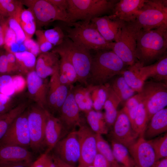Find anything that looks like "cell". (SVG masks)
<instances>
[{"label": "cell", "mask_w": 167, "mask_h": 167, "mask_svg": "<svg viewBox=\"0 0 167 167\" xmlns=\"http://www.w3.org/2000/svg\"><path fill=\"white\" fill-rule=\"evenodd\" d=\"M136 43L138 61L142 66L153 63L167 54V26L140 30L137 33Z\"/></svg>", "instance_id": "1"}, {"label": "cell", "mask_w": 167, "mask_h": 167, "mask_svg": "<svg viewBox=\"0 0 167 167\" xmlns=\"http://www.w3.org/2000/svg\"><path fill=\"white\" fill-rule=\"evenodd\" d=\"M66 23V36L77 45L89 50H112L115 42L106 41L91 20Z\"/></svg>", "instance_id": "2"}, {"label": "cell", "mask_w": 167, "mask_h": 167, "mask_svg": "<svg viewBox=\"0 0 167 167\" xmlns=\"http://www.w3.org/2000/svg\"><path fill=\"white\" fill-rule=\"evenodd\" d=\"M126 66L112 50L97 51L92 57L88 84H105L115 75L121 74Z\"/></svg>", "instance_id": "3"}, {"label": "cell", "mask_w": 167, "mask_h": 167, "mask_svg": "<svg viewBox=\"0 0 167 167\" xmlns=\"http://www.w3.org/2000/svg\"><path fill=\"white\" fill-rule=\"evenodd\" d=\"M127 23L137 32L167 26V1L146 0L135 20Z\"/></svg>", "instance_id": "4"}, {"label": "cell", "mask_w": 167, "mask_h": 167, "mask_svg": "<svg viewBox=\"0 0 167 167\" xmlns=\"http://www.w3.org/2000/svg\"><path fill=\"white\" fill-rule=\"evenodd\" d=\"M66 13L69 23L89 21L108 12L111 13L118 0H67Z\"/></svg>", "instance_id": "5"}, {"label": "cell", "mask_w": 167, "mask_h": 167, "mask_svg": "<svg viewBox=\"0 0 167 167\" xmlns=\"http://www.w3.org/2000/svg\"><path fill=\"white\" fill-rule=\"evenodd\" d=\"M54 48L67 57L75 70L78 81L87 86L92 59L90 50L75 44L66 36L61 45Z\"/></svg>", "instance_id": "6"}, {"label": "cell", "mask_w": 167, "mask_h": 167, "mask_svg": "<svg viewBox=\"0 0 167 167\" xmlns=\"http://www.w3.org/2000/svg\"><path fill=\"white\" fill-rule=\"evenodd\" d=\"M137 95L144 105L148 122L154 114L167 106V85L165 83L145 81Z\"/></svg>", "instance_id": "7"}, {"label": "cell", "mask_w": 167, "mask_h": 167, "mask_svg": "<svg viewBox=\"0 0 167 167\" xmlns=\"http://www.w3.org/2000/svg\"><path fill=\"white\" fill-rule=\"evenodd\" d=\"M23 5L26 6L32 13L36 23L43 26L55 21L69 23L67 13L53 5L47 0H22Z\"/></svg>", "instance_id": "8"}, {"label": "cell", "mask_w": 167, "mask_h": 167, "mask_svg": "<svg viewBox=\"0 0 167 167\" xmlns=\"http://www.w3.org/2000/svg\"><path fill=\"white\" fill-rule=\"evenodd\" d=\"M30 138V147L35 152L44 146L45 131L49 111L36 105L27 110Z\"/></svg>", "instance_id": "9"}, {"label": "cell", "mask_w": 167, "mask_h": 167, "mask_svg": "<svg viewBox=\"0 0 167 167\" xmlns=\"http://www.w3.org/2000/svg\"><path fill=\"white\" fill-rule=\"evenodd\" d=\"M138 32L125 23L112 50L129 66L133 65L138 62L136 56V50Z\"/></svg>", "instance_id": "10"}, {"label": "cell", "mask_w": 167, "mask_h": 167, "mask_svg": "<svg viewBox=\"0 0 167 167\" xmlns=\"http://www.w3.org/2000/svg\"><path fill=\"white\" fill-rule=\"evenodd\" d=\"M12 145L27 148L30 146L28 115L26 109L12 122L0 141V145Z\"/></svg>", "instance_id": "11"}, {"label": "cell", "mask_w": 167, "mask_h": 167, "mask_svg": "<svg viewBox=\"0 0 167 167\" xmlns=\"http://www.w3.org/2000/svg\"><path fill=\"white\" fill-rule=\"evenodd\" d=\"M77 132L80 149V157L77 167H86L92 165L98 152L96 134L88 126L82 122Z\"/></svg>", "instance_id": "12"}, {"label": "cell", "mask_w": 167, "mask_h": 167, "mask_svg": "<svg viewBox=\"0 0 167 167\" xmlns=\"http://www.w3.org/2000/svg\"><path fill=\"white\" fill-rule=\"evenodd\" d=\"M53 150L54 152L53 154L56 156L66 163L75 167L80 157L77 131L69 133L58 142Z\"/></svg>", "instance_id": "13"}, {"label": "cell", "mask_w": 167, "mask_h": 167, "mask_svg": "<svg viewBox=\"0 0 167 167\" xmlns=\"http://www.w3.org/2000/svg\"><path fill=\"white\" fill-rule=\"evenodd\" d=\"M71 86L61 83L59 69L57 70L51 76L48 83L47 108L53 112H59L68 95Z\"/></svg>", "instance_id": "14"}, {"label": "cell", "mask_w": 167, "mask_h": 167, "mask_svg": "<svg viewBox=\"0 0 167 167\" xmlns=\"http://www.w3.org/2000/svg\"><path fill=\"white\" fill-rule=\"evenodd\" d=\"M113 126V139L127 148L139 137L133 129L129 119L122 110L118 111Z\"/></svg>", "instance_id": "15"}, {"label": "cell", "mask_w": 167, "mask_h": 167, "mask_svg": "<svg viewBox=\"0 0 167 167\" xmlns=\"http://www.w3.org/2000/svg\"><path fill=\"white\" fill-rule=\"evenodd\" d=\"M73 85L70 88L68 95L59 112L58 118L69 133L75 130L82 122L79 109L75 101L73 92Z\"/></svg>", "instance_id": "16"}, {"label": "cell", "mask_w": 167, "mask_h": 167, "mask_svg": "<svg viewBox=\"0 0 167 167\" xmlns=\"http://www.w3.org/2000/svg\"><path fill=\"white\" fill-rule=\"evenodd\" d=\"M127 148L138 167H152L156 161L152 145L143 136H139Z\"/></svg>", "instance_id": "17"}, {"label": "cell", "mask_w": 167, "mask_h": 167, "mask_svg": "<svg viewBox=\"0 0 167 167\" xmlns=\"http://www.w3.org/2000/svg\"><path fill=\"white\" fill-rule=\"evenodd\" d=\"M27 87L29 96L36 105L47 109V95L48 83L33 71L27 75Z\"/></svg>", "instance_id": "18"}, {"label": "cell", "mask_w": 167, "mask_h": 167, "mask_svg": "<svg viewBox=\"0 0 167 167\" xmlns=\"http://www.w3.org/2000/svg\"><path fill=\"white\" fill-rule=\"evenodd\" d=\"M102 36L107 41L115 42L125 23L109 15L95 17L91 20Z\"/></svg>", "instance_id": "19"}, {"label": "cell", "mask_w": 167, "mask_h": 167, "mask_svg": "<svg viewBox=\"0 0 167 167\" xmlns=\"http://www.w3.org/2000/svg\"><path fill=\"white\" fill-rule=\"evenodd\" d=\"M68 133L58 118L48 111L45 128L44 146L49 154L56 144Z\"/></svg>", "instance_id": "20"}, {"label": "cell", "mask_w": 167, "mask_h": 167, "mask_svg": "<svg viewBox=\"0 0 167 167\" xmlns=\"http://www.w3.org/2000/svg\"><path fill=\"white\" fill-rule=\"evenodd\" d=\"M146 0H118L109 15L127 23L134 21Z\"/></svg>", "instance_id": "21"}, {"label": "cell", "mask_w": 167, "mask_h": 167, "mask_svg": "<svg viewBox=\"0 0 167 167\" xmlns=\"http://www.w3.org/2000/svg\"><path fill=\"white\" fill-rule=\"evenodd\" d=\"M139 74L140 78L144 81L147 79L150 78L154 81L167 84V54L154 63L144 66L140 64Z\"/></svg>", "instance_id": "22"}, {"label": "cell", "mask_w": 167, "mask_h": 167, "mask_svg": "<svg viewBox=\"0 0 167 167\" xmlns=\"http://www.w3.org/2000/svg\"><path fill=\"white\" fill-rule=\"evenodd\" d=\"M33 156L27 148L18 145H0V165L25 162L32 163Z\"/></svg>", "instance_id": "23"}, {"label": "cell", "mask_w": 167, "mask_h": 167, "mask_svg": "<svg viewBox=\"0 0 167 167\" xmlns=\"http://www.w3.org/2000/svg\"><path fill=\"white\" fill-rule=\"evenodd\" d=\"M59 56L51 50L41 53L36 58L35 71L43 79L51 76L59 69Z\"/></svg>", "instance_id": "24"}, {"label": "cell", "mask_w": 167, "mask_h": 167, "mask_svg": "<svg viewBox=\"0 0 167 167\" xmlns=\"http://www.w3.org/2000/svg\"><path fill=\"white\" fill-rule=\"evenodd\" d=\"M149 122L143 135L145 139H150L166 132L167 130V108L154 114Z\"/></svg>", "instance_id": "25"}, {"label": "cell", "mask_w": 167, "mask_h": 167, "mask_svg": "<svg viewBox=\"0 0 167 167\" xmlns=\"http://www.w3.org/2000/svg\"><path fill=\"white\" fill-rule=\"evenodd\" d=\"M107 97L104 108L105 121L107 126H113L116 118L118 111L117 108L121 101L113 90L111 86L107 83Z\"/></svg>", "instance_id": "26"}, {"label": "cell", "mask_w": 167, "mask_h": 167, "mask_svg": "<svg viewBox=\"0 0 167 167\" xmlns=\"http://www.w3.org/2000/svg\"><path fill=\"white\" fill-rule=\"evenodd\" d=\"M85 114L88 126L93 132L101 135L108 133V127L105 121L104 114L100 111L92 109Z\"/></svg>", "instance_id": "27"}, {"label": "cell", "mask_w": 167, "mask_h": 167, "mask_svg": "<svg viewBox=\"0 0 167 167\" xmlns=\"http://www.w3.org/2000/svg\"><path fill=\"white\" fill-rule=\"evenodd\" d=\"M19 74L27 75L35 70L36 57L28 51L14 52Z\"/></svg>", "instance_id": "28"}, {"label": "cell", "mask_w": 167, "mask_h": 167, "mask_svg": "<svg viewBox=\"0 0 167 167\" xmlns=\"http://www.w3.org/2000/svg\"><path fill=\"white\" fill-rule=\"evenodd\" d=\"M27 106L26 103H21L0 116V141L15 119L26 109Z\"/></svg>", "instance_id": "29"}, {"label": "cell", "mask_w": 167, "mask_h": 167, "mask_svg": "<svg viewBox=\"0 0 167 167\" xmlns=\"http://www.w3.org/2000/svg\"><path fill=\"white\" fill-rule=\"evenodd\" d=\"M140 65V63L138 61L133 65L129 66L121 74L128 85L135 92L138 93L140 91L144 82L139 75Z\"/></svg>", "instance_id": "30"}, {"label": "cell", "mask_w": 167, "mask_h": 167, "mask_svg": "<svg viewBox=\"0 0 167 167\" xmlns=\"http://www.w3.org/2000/svg\"><path fill=\"white\" fill-rule=\"evenodd\" d=\"M72 90L75 100L80 111L85 113L92 109V102L87 86H73Z\"/></svg>", "instance_id": "31"}, {"label": "cell", "mask_w": 167, "mask_h": 167, "mask_svg": "<svg viewBox=\"0 0 167 167\" xmlns=\"http://www.w3.org/2000/svg\"><path fill=\"white\" fill-rule=\"evenodd\" d=\"M15 18L18 21L26 38H31L36 31V23L31 11L23 9L19 17Z\"/></svg>", "instance_id": "32"}, {"label": "cell", "mask_w": 167, "mask_h": 167, "mask_svg": "<svg viewBox=\"0 0 167 167\" xmlns=\"http://www.w3.org/2000/svg\"><path fill=\"white\" fill-rule=\"evenodd\" d=\"M111 144L114 157L122 167H135V163L127 148L113 139Z\"/></svg>", "instance_id": "33"}, {"label": "cell", "mask_w": 167, "mask_h": 167, "mask_svg": "<svg viewBox=\"0 0 167 167\" xmlns=\"http://www.w3.org/2000/svg\"><path fill=\"white\" fill-rule=\"evenodd\" d=\"M106 84L99 85L88 84L86 86L92 102L93 109L96 111H100L104 107L107 95Z\"/></svg>", "instance_id": "34"}, {"label": "cell", "mask_w": 167, "mask_h": 167, "mask_svg": "<svg viewBox=\"0 0 167 167\" xmlns=\"http://www.w3.org/2000/svg\"><path fill=\"white\" fill-rule=\"evenodd\" d=\"M52 50L59 56V75L67 76L71 84L78 81L75 70L67 57L59 50L53 48Z\"/></svg>", "instance_id": "35"}, {"label": "cell", "mask_w": 167, "mask_h": 167, "mask_svg": "<svg viewBox=\"0 0 167 167\" xmlns=\"http://www.w3.org/2000/svg\"><path fill=\"white\" fill-rule=\"evenodd\" d=\"M21 0H0V17H15L23 9Z\"/></svg>", "instance_id": "36"}, {"label": "cell", "mask_w": 167, "mask_h": 167, "mask_svg": "<svg viewBox=\"0 0 167 167\" xmlns=\"http://www.w3.org/2000/svg\"><path fill=\"white\" fill-rule=\"evenodd\" d=\"M111 86L121 102L126 101L133 96L135 92L128 85L122 76L116 78Z\"/></svg>", "instance_id": "37"}, {"label": "cell", "mask_w": 167, "mask_h": 167, "mask_svg": "<svg viewBox=\"0 0 167 167\" xmlns=\"http://www.w3.org/2000/svg\"><path fill=\"white\" fill-rule=\"evenodd\" d=\"M97 150L102 154L109 163L111 167H122L115 159L113 151L108 142L101 135L96 134Z\"/></svg>", "instance_id": "38"}, {"label": "cell", "mask_w": 167, "mask_h": 167, "mask_svg": "<svg viewBox=\"0 0 167 167\" xmlns=\"http://www.w3.org/2000/svg\"><path fill=\"white\" fill-rule=\"evenodd\" d=\"M139 101L134 122V131L139 136H143L148 124L147 113L143 103Z\"/></svg>", "instance_id": "39"}, {"label": "cell", "mask_w": 167, "mask_h": 167, "mask_svg": "<svg viewBox=\"0 0 167 167\" xmlns=\"http://www.w3.org/2000/svg\"><path fill=\"white\" fill-rule=\"evenodd\" d=\"M155 153L156 161L167 156V134L148 140Z\"/></svg>", "instance_id": "40"}, {"label": "cell", "mask_w": 167, "mask_h": 167, "mask_svg": "<svg viewBox=\"0 0 167 167\" xmlns=\"http://www.w3.org/2000/svg\"><path fill=\"white\" fill-rule=\"evenodd\" d=\"M139 103L137 94L126 101L125 106L122 109L128 117L133 130L135 118Z\"/></svg>", "instance_id": "41"}, {"label": "cell", "mask_w": 167, "mask_h": 167, "mask_svg": "<svg viewBox=\"0 0 167 167\" xmlns=\"http://www.w3.org/2000/svg\"><path fill=\"white\" fill-rule=\"evenodd\" d=\"M43 32L46 39L54 47L61 45L66 36L62 29L58 26L45 30Z\"/></svg>", "instance_id": "42"}, {"label": "cell", "mask_w": 167, "mask_h": 167, "mask_svg": "<svg viewBox=\"0 0 167 167\" xmlns=\"http://www.w3.org/2000/svg\"><path fill=\"white\" fill-rule=\"evenodd\" d=\"M12 75H0V93L11 97L15 94Z\"/></svg>", "instance_id": "43"}, {"label": "cell", "mask_w": 167, "mask_h": 167, "mask_svg": "<svg viewBox=\"0 0 167 167\" xmlns=\"http://www.w3.org/2000/svg\"><path fill=\"white\" fill-rule=\"evenodd\" d=\"M7 21L9 27L15 34L16 43L18 44L23 43L26 37L18 21L15 18L10 17H8Z\"/></svg>", "instance_id": "44"}, {"label": "cell", "mask_w": 167, "mask_h": 167, "mask_svg": "<svg viewBox=\"0 0 167 167\" xmlns=\"http://www.w3.org/2000/svg\"><path fill=\"white\" fill-rule=\"evenodd\" d=\"M4 35V47L6 52H13L11 47L13 45L16 43V38L14 31L8 26L7 21L1 25Z\"/></svg>", "instance_id": "45"}, {"label": "cell", "mask_w": 167, "mask_h": 167, "mask_svg": "<svg viewBox=\"0 0 167 167\" xmlns=\"http://www.w3.org/2000/svg\"><path fill=\"white\" fill-rule=\"evenodd\" d=\"M35 34L41 53L48 52L53 49L54 46L46 39L44 35L43 31L36 30Z\"/></svg>", "instance_id": "46"}, {"label": "cell", "mask_w": 167, "mask_h": 167, "mask_svg": "<svg viewBox=\"0 0 167 167\" xmlns=\"http://www.w3.org/2000/svg\"><path fill=\"white\" fill-rule=\"evenodd\" d=\"M12 83L15 90V94L23 92L27 86V81L23 75L16 74L12 75Z\"/></svg>", "instance_id": "47"}, {"label": "cell", "mask_w": 167, "mask_h": 167, "mask_svg": "<svg viewBox=\"0 0 167 167\" xmlns=\"http://www.w3.org/2000/svg\"><path fill=\"white\" fill-rule=\"evenodd\" d=\"M15 73L16 72L8 62L6 53L0 51V75H12Z\"/></svg>", "instance_id": "48"}, {"label": "cell", "mask_w": 167, "mask_h": 167, "mask_svg": "<svg viewBox=\"0 0 167 167\" xmlns=\"http://www.w3.org/2000/svg\"><path fill=\"white\" fill-rule=\"evenodd\" d=\"M23 43L28 51L33 54L36 57L41 53L37 41L32 38H26Z\"/></svg>", "instance_id": "49"}, {"label": "cell", "mask_w": 167, "mask_h": 167, "mask_svg": "<svg viewBox=\"0 0 167 167\" xmlns=\"http://www.w3.org/2000/svg\"><path fill=\"white\" fill-rule=\"evenodd\" d=\"M92 165L94 167H111L109 163L106 158L98 152L94 159Z\"/></svg>", "instance_id": "50"}, {"label": "cell", "mask_w": 167, "mask_h": 167, "mask_svg": "<svg viewBox=\"0 0 167 167\" xmlns=\"http://www.w3.org/2000/svg\"><path fill=\"white\" fill-rule=\"evenodd\" d=\"M53 5L56 6L61 10L66 12L68 8L67 0H47Z\"/></svg>", "instance_id": "51"}, {"label": "cell", "mask_w": 167, "mask_h": 167, "mask_svg": "<svg viewBox=\"0 0 167 167\" xmlns=\"http://www.w3.org/2000/svg\"><path fill=\"white\" fill-rule=\"evenodd\" d=\"M8 62L16 73L19 74L17 65L16 59L14 52H6Z\"/></svg>", "instance_id": "52"}, {"label": "cell", "mask_w": 167, "mask_h": 167, "mask_svg": "<svg viewBox=\"0 0 167 167\" xmlns=\"http://www.w3.org/2000/svg\"><path fill=\"white\" fill-rule=\"evenodd\" d=\"M32 164L25 162L10 163L0 164V167H30Z\"/></svg>", "instance_id": "53"}, {"label": "cell", "mask_w": 167, "mask_h": 167, "mask_svg": "<svg viewBox=\"0 0 167 167\" xmlns=\"http://www.w3.org/2000/svg\"><path fill=\"white\" fill-rule=\"evenodd\" d=\"M46 154L45 153L41 155L36 160L31 164L30 167H44Z\"/></svg>", "instance_id": "54"}, {"label": "cell", "mask_w": 167, "mask_h": 167, "mask_svg": "<svg viewBox=\"0 0 167 167\" xmlns=\"http://www.w3.org/2000/svg\"><path fill=\"white\" fill-rule=\"evenodd\" d=\"M51 156L54 162L57 167H75L66 163L53 154Z\"/></svg>", "instance_id": "55"}, {"label": "cell", "mask_w": 167, "mask_h": 167, "mask_svg": "<svg viewBox=\"0 0 167 167\" xmlns=\"http://www.w3.org/2000/svg\"><path fill=\"white\" fill-rule=\"evenodd\" d=\"M44 167H56L50 155L46 154L44 164Z\"/></svg>", "instance_id": "56"}, {"label": "cell", "mask_w": 167, "mask_h": 167, "mask_svg": "<svg viewBox=\"0 0 167 167\" xmlns=\"http://www.w3.org/2000/svg\"><path fill=\"white\" fill-rule=\"evenodd\" d=\"M152 167H167V157L156 161Z\"/></svg>", "instance_id": "57"}, {"label": "cell", "mask_w": 167, "mask_h": 167, "mask_svg": "<svg viewBox=\"0 0 167 167\" xmlns=\"http://www.w3.org/2000/svg\"><path fill=\"white\" fill-rule=\"evenodd\" d=\"M11 97L0 93V105H5L11 102Z\"/></svg>", "instance_id": "58"}, {"label": "cell", "mask_w": 167, "mask_h": 167, "mask_svg": "<svg viewBox=\"0 0 167 167\" xmlns=\"http://www.w3.org/2000/svg\"><path fill=\"white\" fill-rule=\"evenodd\" d=\"M4 45V35L3 28L0 25V49Z\"/></svg>", "instance_id": "59"}, {"label": "cell", "mask_w": 167, "mask_h": 167, "mask_svg": "<svg viewBox=\"0 0 167 167\" xmlns=\"http://www.w3.org/2000/svg\"><path fill=\"white\" fill-rule=\"evenodd\" d=\"M86 167H94L92 165H90L88 166H87Z\"/></svg>", "instance_id": "60"}, {"label": "cell", "mask_w": 167, "mask_h": 167, "mask_svg": "<svg viewBox=\"0 0 167 167\" xmlns=\"http://www.w3.org/2000/svg\"><path fill=\"white\" fill-rule=\"evenodd\" d=\"M135 167H138L135 165Z\"/></svg>", "instance_id": "61"}, {"label": "cell", "mask_w": 167, "mask_h": 167, "mask_svg": "<svg viewBox=\"0 0 167 167\" xmlns=\"http://www.w3.org/2000/svg\"><path fill=\"white\" fill-rule=\"evenodd\" d=\"M1 115H2V114L0 115V116Z\"/></svg>", "instance_id": "62"}, {"label": "cell", "mask_w": 167, "mask_h": 167, "mask_svg": "<svg viewBox=\"0 0 167 167\" xmlns=\"http://www.w3.org/2000/svg\"><path fill=\"white\" fill-rule=\"evenodd\" d=\"M56 167H57V166H56Z\"/></svg>", "instance_id": "63"}, {"label": "cell", "mask_w": 167, "mask_h": 167, "mask_svg": "<svg viewBox=\"0 0 167 167\" xmlns=\"http://www.w3.org/2000/svg\"></svg>", "instance_id": "64"}]
</instances>
